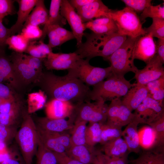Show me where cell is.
I'll use <instances>...</instances> for the list:
<instances>
[{
  "label": "cell",
  "instance_id": "6da1fadb",
  "mask_svg": "<svg viewBox=\"0 0 164 164\" xmlns=\"http://www.w3.org/2000/svg\"><path fill=\"white\" fill-rule=\"evenodd\" d=\"M37 83L51 99L76 104L90 101L89 87L79 79L67 74L60 76L51 72H43Z\"/></svg>",
  "mask_w": 164,
  "mask_h": 164
},
{
  "label": "cell",
  "instance_id": "7a4b0ae2",
  "mask_svg": "<svg viewBox=\"0 0 164 164\" xmlns=\"http://www.w3.org/2000/svg\"><path fill=\"white\" fill-rule=\"evenodd\" d=\"M86 41L82 43L75 52L82 59L90 60L96 56L107 59L126 40L128 36L118 32L99 34H84Z\"/></svg>",
  "mask_w": 164,
  "mask_h": 164
},
{
  "label": "cell",
  "instance_id": "3957f363",
  "mask_svg": "<svg viewBox=\"0 0 164 164\" xmlns=\"http://www.w3.org/2000/svg\"><path fill=\"white\" fill-rule=\"evenodd\" d=\"M21 127L15 138L20 149L25 164H32L36 154L38 136L37 128L33 118L27 110H24Z\"/></svg>",
  "mask_w": 164,
  "mask_h": 164
},
{
  "label": "cell",
  "instance_id": "277c9868",
  "mask_svg": "<svg viewBox=\"0 0 164 164\" xmlns=\"http://www.w3.org/2000/svg\"><path fill=\"white\" fill-rule=\"evenodd\" d=\"M133 85L124 76L113 73L106 80L93 86L90 93L89 98L90 100L105 102L120 98L125 95Z\"/></svg>",
  "mask_w": 164,
  "mask_h": 164
},
{
  "label": "cell",
  "instance_id": "5b68a950",
  "mask_svg": "<svg viewBox=\"0 0 164 164\" xmlns=\"http://www.w3.org/2000/svg\"><path fill=\"white\" fill-rule=\"evenodd\" d=\"M136 38L128 37L107 59L111 63L113 74L124 76L128 72H132L135 73L138 70L134 64V47Z\"/></svg>",
  "mask_w": 164,
  "mask_h": 164
},
{
  "label": "cell",
  "instance_id": "8992f818",
  "mask_svg": "<svg viewBox=\"0 0 164 164\" xmlns=\"http://www.w3.org/2000/svg\"><path fill=\"white\" fill-rule=\"evenodd\" d=\"M108 17L114 21L121 34L136 38L146 34L137 14L128 7L118 10H111Z\"/></svg>",
  "mask_w": 164,
  "mask_h": 164
},
{
  "label": "cell",
  "instance_id": "52a82bcc",
  "mask_svg": "<svg viewBox=\"0 0 164 164\" xmlns=\"http://www.w3.org/2000/svg\"><path fill=\"white\" fill-rule=\"evenodd\" d=\"M89 60L80 58L72 68L68 70V75L79 79L88 86H94L113 74L111 67L105 68L93 66Z\"/></svg>",
  "mask_w": 164,
  "mask_h": 164
},
{
  "label": "cell",
  "instance_id": "ba28073f",
  "mask_svg": "<svg viewBox=\"0 0 164 164\" xmlns=\"http://www.w3.org/2000/svg\"><path fill=\"white\" fill-rule=\"evenodd\" d=\"M107 105L101 100L83 102L75 104V122L84 121L104 123L107 120Z\"/></svg>",
  "mask_w": 164,
  "mask_h": 164
},
{
  "label": "cell",
  "instance_id": "9c48e42d",
  "mask_svg": "<svg viewBox=\"0 0 164 164\" xmlns=\"http://www.w3.org/2000/svg\"><path fill=\"white\" fill-rule=\"evenodd\" d=\"M132 112L122 103L120 98L112 100L107 107L105 123L122 128L134 120L135 115Z\"/></svg>",
  "mask_w": 164,
  "mask_h": 164
},
{
  "label": "cell",
  "instance_id": "30bf717a",
  "mask_svg": "<svg viewBox=\"0 0 164 164\" xmlns=\"http://www.w3.org/2000/svg\"><path fill=\"white\" fill-rule=\"evenodd\" d=\"M163 102L148 96L135 110V118L140 124L148 125L164 114Z\"/></svg>",
  "mask_w": 164,
  "mask_h": 164
},
{
  "label": "cell",
  "instance_id": "8fae6325",
  "mask_svg": "<svg viewBox=\"0 0 164 164\" xmlns=\"http://www.w3.org/2000/svg\"><path fill=\"white\" fill-rule=\"evenodd\" d=\"M22 53H12L10 59L15 73L22 85L32 83H37L42 72L39 73L31 68L25 62Z\"/></svg>",
  "mask_w": 164,
  "mask_h": 164
},
{
  "label": "cell",
  "instance_id": "7c38bea8",
  "mask_svg": "<svg viewBox=\"0 0 164 164\" xmlns=\"http://www.w3.org/2000/svg\"><path fill=\"white\" fill-rule=\"evenodd\" d=\"M60 13L70 25L75 38L77 47L82 44V37L85 29L80 17L70 4L68 0H61Z\"/></svg>",
  "mask_w": 164,
  "mask_h": 164
},
{
  "label": "cell",
  "instance_id": "4fadbf2b",
  "mask_svg": "<svg viewBox=\"0 0 164 164\" xmlns=\"http://www.w3.org/2000/svg\"><path fill=\"white\" fill-rule=\"evenodd\" d=\"M163 63L156 55L141 70L135 73L134 78L136 83L145 85L148 83L164 76Z\"/></svg>",
  "mask_w": 164,
  "mask_h": 164
},
{
  "label": "cell",
  "instance_id": "5bb4252c",
  "mask_svg": "<svg viewBox=\"0 0 164 164\" xmlns=\"http://www.w3.org/2000/svg\"><path fill=\"white\" fill-rule=\"evenodd\" d=\"M81 58L75 52L69 53H50L44 60V64L48 70H69Z\"/></svg>",
  "mask_w": 164,
  "mask_h": 164
},
{
  "label": "cell",
  "instance_id": "9a60e30c",
  "mask_svg": "<svg viewBox=\"0 0 164 164\" xmlns=\"http://www.w3.org/2000/svg\"><path fill=\"white\" fill-rule=\"evenodd\" d=\"M156 55L155 42L151 34H146L136 38L134 47L135 59L146 64Z\"/></svg>",
  "mask_w": 164,
  "mask_h": 164
},
{
  "label": "cell",
  "instance_id": "2e32d148",
  "mask_svg": "<svg viewBox=\"0 0 164 164\" xmlns=\"http://www.w3.org/2000/svg\"><path fill=\"white\" fill-rule=\"evenodd\" d=\"M65 118L51 119L46 117H38L36 119L37 127L44 130L51 132H61L70 130L73 128L75 120L73 114Z\"/></svg>",
  "mask_w": 164,
  "mask_h": 164
},
{
  "label": "cell",
  "instance_id": "e0dca14e",
  "mask_svg": "<svg viewBox=\"0 0 164 164\" xmlns=\"http://www.w3.org/2000/svg\"><path fill=\"white\" fill-rule=\"evenodd\" d=\"M46 117L51 119L69 118L73 114L75 104L68 101L56 99H51L45 105Z\"/></svg>",
  "mask_w": 164,
  "mask_h": 164
},
{
  "label": "cell",
  "instance_id": "ac0fdd59",
  "mask_svg": "<svg viewBox=\"0 0 164 164\" xmlns=\"http://www.w3.org/2000/svg\"><path fill=\"white\" fill-rule=\"evenodd\" d=\"M111 9H109L100 0H94L91 3L77 9L83 23L94 19L108 17Z\"/></svg>",
  "mask_w": 164,
  "mask_h": 164
},
{
  "label": "cell",
  "instance_id": "d6986e66",
  "mask_svg": "<svg viewBox=\"0 0 164 164\" xmlns=\"http://www.w3.org/2000/svg\"><path fill=\"white\" fill-rule=\"evenodd\" d=\"M99 150L87 144L72 146L65 153L70 157L83 164H93Z\"/></svg>",
  "mask_w": 164,
  "mask_h": 164
},
{
  "label": "cell",
  "instance_id": "ffe728a7",
  "mask_svg": "<svg viewBox=\"0 0 164 164\" xmlns=\"http://www.w3.org/2000/svg\"><path fill=\"white\" fill-rule=\"evenodd\" d=\"M148 92L145 85L133 83L121 100L122 103L132 111L135 110L148 96Z\"/></svg>",
  "mask_w": 164,
  "mask_h": 164
},
{
  "label": "cell",
  "instance_id": "44dd1931",
  "mask_svg": "<svg viewBox=\"0 0 164 164\" xmlns=\"http://www.w3.org/2000/svg\"><path fill=\"white\" fill-rule=\"evenodd\" d=\"M3 48H0V83L7 81L10 87L18 89L22 85L15 73L11 62L5 55Z\"/></svg>",
  "mask_w": 164,
  "mask_h": 164
},
{
  "label": "cell",
  "instance_id": "7402d4cb",
  "mask_svg": "<svg viewBox=\"0 0 164 164\" xmlns=\"http://www.w3.org/2000/svg\"><path fill=\"white\" fill-rule=\"evenodd\" d=\"M38 0H15L19 5L17 12V19L15 23L10 29L11 36L21 31L23 26L27 20L30 12L36 5Z\"/></svg>",
  "mask_w": 164,
  "mask_h": 164
},
{
  "label": "cell",
  "instance_id": "603a6c76",
  "mask_svg": "<svg viewBox=\"0 0 164 164\" xmlns=\"http://www.w3.org/2000/svg\"><path fill=\"white\" fill-rule=\"evenodd\" d=\"M139 122L135 118L122 131V137L125 142L130 152L138 153L141 149L138 126Z\"/></svg>",
  "mask_w": 164,
  "mask_h": 164
},
{
  "label": "cell",
  "instance_id": "cb8c5ba5",
  "mask_svg": "<svg viewBox=\"0 0 164 164\" xmlns=\"http://www.w3.org/2000/svg\"><path fill=\"white\" fill-rule=\"evenodd\" d=\"M85 29H88L93 32L103 34L118 32V30L114 21L108 17H102L95 19L89 22L84 23Z\"/></svg>",
  "mask_w": 164,
  "mask_h": 164
},
{
  "label": "cell",
  "instance_id": "d4e9b609",
  "mask_svg": "<svg viewBox=\"0 0 164 164\" xmlns=\"http://www.w3.org/2000/svg\"><path fill=\"white\" fill-rule=\"evenodd\" d=\"M61 0H52L47 21L42 30L43 34L39 40L43 41L47 35L48 28L53 25H57L62 27L66 24V20L60 13Z\"/></svg>",
  "mask_w": 164,
  "mask_h": 164
},
{
  "label": "cell",
  "instance_id": "484cf974",
  "mask_svg": "<svg viewBox=\"0 0 164 164\" xmlns=\"http://www.w3.org/2000/svg\"><path fill=\"white\" fill-rule=\"evenodd\" d=\"M47 35L49 38L48 44L51 48L60 46L66 42L75 38L72 32L57 25L50 26L48 29Z\"/></svg>",
  "mask_w": 164,
  "mask_h": 164
},
{
  "label": "cell",
  "instance_id": "4316f807",
  "mask_svg": "<svg viewBox=\"0 0 164 164\" xmlns=\"http://www.w3.org/2000/svg\"><path fill=\"white\" fill-rule=\"evenodd\" d=\"M103 145L104 154L110 157L128 156L130 153L127 145L122 137L110 140Z\"/></svg>",
  "mask_w": 164,
  "mask_h": 164
},
{
  "label": "cell",
  "instance_id": "83f0119b",
  "mask_svg": "<svg viewBox=\"0 0 164 164\" xmlns=\"http://www.w3.org/2000/svg\"><path fill=\"white\" fill-rule=\"evenodd\" d=\"M49 13V11L45 6L44 0H38L24 24L23 28L28 25L38 26L39 25H44L47 21Z\"/></svg>",
  "mask_w": 164,
  "mask_h": 164
},
{
  "label": "cell",
  "instance_id": "f1b7e54d",
  "mask_svg": "<svg viewBox=\"0 0 164 164\" xmlns=\"http://www.w3.org/2000/svg\"><path fill=\"white\" fill-rule=\"evenodd\" d=\"M139 145L144 151L152 150L156 142V135L154 130L150 126H145L138 130Z\"/></svg>",
  "mask_w": 164,
  "mask_h": 164
},
{
  "label": "cell",
  "instance_id": "f546056e",
  "mask_svg": "<svg viewBox=\"0 0 164 164\" xmlns=\"http://www.w3.org/2000/svg\"><path fill=\"white\" fill-rule=\"evenodd\" d=\"M36 128L39 137L46 147L53 152L65 153V148L54 138L51 132Z\"/></svg>",
  "mask_w": 164,
  "mask_h": 164
},
{
  "label": "cell",
  "instance_id": "4dcf8cb0",
  "mask_svg": "<svg viewBox=\"0 0 164 164\" xmlns=\"http://www.w3.org/2000/svg\"><path fill=\"white\" fill-rule=\"evenodd\" d=\"M52 52V49L43 41H30L25 52L29 55L44 60L48 55Z\"/></svg>",
  "mask_w": 164,
  "mask_h": 164
},
{
  "label": "cell",
  "instance_id": "1f68e13d",
  "mask_svg": "<svg viewBox=\"0 0 164 164\" xmlns=\"http://www.w3.org/2000/svg\"><path fill=\"white\" fill-rule=\"evenodd\" d=\"M134 164H164V152L156 150L144 151L135 160Z\"/></svg>",
  "mask_w": 164,
  "mask_h": 164
},
{
  "label": "cell",
  "instance_id": "d6a6232c",
  "mask_svg": "<svg viewBox=\"0 0 164 164\" xmlns=\"http://www.w3.org/2000/svg\"><path fill=\"white\" fill-rule=\"evenodd\" d=\"M47 96L42 90L29 94L27 96L28 112L30 114L42 108L45 106Z\"/></svg>",
  "mask_w": 164,
  "mask_h": 164
},
{
  "label": "cell",
  "instance_id": "836d02e7",
  "mask_svg": "<svg viewBox=\"0 0 164 164\" xmlns=\"http://www.w3.org/2000/svg\"><path fill=\"white\" fill-rule=\"evenodd\" d=\"M87 122L81 121L74 123L73 128L70 130V138L72 146L86 144L85 132Z\"/></svg>",
  "mask_w": 164,
  "mask_h": 164
},
{
  "label": "cell",
  "instance_id": "e575fe53",
  "mask_svg": "<svg viewBox=\"0 0 164 164\" xmlns=\"http://www.w3.org/2000/svg\"><path fill=\"white\" fill-rule=\"evenodd\" d=\"M102 123L89 122L85 132L86 144L91 146L100 143L101 140Z\"/></svg>",
  "mask_w": 164,
  "mask_h": 164
},
{
  "label": "cell",
  "instance_id": "d590c367",
  "mask_svg": "<svg viewBox=\"0 0 164 164\" xmlns=\"http://www.w3.org/2000/svg\"><path fill=\"white\" fill-rule=\"evenodd\" d=\"M36 154L37 156L36 164H58L53 152L44 145L39 136Z\"/></svg>",
  "mask_w": 164,
  "mask_h": 164
},
{
  "label": "cell",
  "instance_id": "8d00e7d4",
  "mask_svg": "<svg viewBox=\"0 0 164 164\" xmlns=\"http://www.w3.org/2000/svg\"><path fill=\"white\" fill-rule=\"evenodd\" d=\"M145 86L148 92V96L155 100L164 101V76L149 82Z\"/></svg>",
  "mask_w": 164,
  "mask_h": 164
},
{
  "label": "cell",
  "instance_id": "74e56055",
  "mask_svg": "<svg viewBox=\"0 0 164 164\" xmlns=\"http://www.w3.org/2000/svg\"><path fill=\"white\" fill-rule=\"evenodd\" d=\"M148 125L154 130L156 135V144L152 150L164 151V114Z\"/></svg>",
  "mask_w": 164,
  "mask_h": 164
},
{
  "label": "cell",
  "instance_id": "f35d334b",
  "mask_svg": "<svg viewBox=\"0 0 164 164\" xmlns=\"http://www.w3.org/2000/svg\"><path fill=\"white\" fill-rule=\"evenodd\" d=\"M100 143L103 145L108 142L122 137V128L114 127L107 124L102 123Z\"/></svg>",
  "mask_w": 164,
  "mask_h": 164
},
{
  "label": "cell",
  "instance_id": "ab89813d",
  "mask_svg": "<svg viewBox=\"0 0 164 164\" xmlns=\"http://www.w3.org/2000/svg\"><path fill=\"white\" fill-rule=\"evenodd\" d=\"M29 41L21 34L10 36L6 40L5 45L15 52L23 53L25 52Z\"/></svg>",
  "mask_w": 164,
  "mask_h": 164
},
{
  "label": "cell",
  "instance_id": "60d3db41",
  "mask_svg": "<svg viewBox=\"0 0 164 164\" xmlns=\"http://www.w3.org/2000/svg\"><path fill=\"white\" fill-rule=\"evenodd\" d=\"M139 17L142 24L146 21V19L148 17L164 19V5L160 4L156 5H152L141 13Z\"/></svg>",
  "mask_w": 164,
  "mask_h": 164
},
{
  "label": "cell",
  "instance_id": "b9f144b4",
  "mask_svg": "<svg viewBox=\"0 0 164 164\" xmlns=\"http://www.w3.org/2000/svg\"><path fill=\"white\" fill-rule=\"evenodd\" d=\"M152 24L144 29L147 33H151L153 37L164 38V19L158 18H152Z\"/></svg>",
  "mask_w": 164,
  "mask_h": 164
},
{
  "label": "cell",
  "instance_id": "7bdbcfd3",
  "mask_svg": "<svg viewBox=\"0 0 164 164\" xmlns=\"http://www.w3.org/2000/svg\"><path fill=\"white\" fill-rule=\"evenodd\" d=\"M23 110L21 108L8 114L0 113V124L6 125L15 126L21 117L22 116Z\"/></svg>",
  "mask_w": 164,
  "mask_h": 164
},
{
  "label": "cell",
  "instance_id": "ee69618b",
  "mask_svg": "<svg viewBox=\"0 0 164 164\" xmlns=\"http://www.w3.org/2000/svg\"><path fill=\"white\" fill-rule=\"evenodd\" d=\"M20 34L29 41L40 39L43 34L42 30L39 26L28 25L23 27Z\"/></svg>",
  "mask_w": 164,
  "mask_h": 164
},
{
  "label": "cell",
  "instance_id": "f6af8a7d",
  "mask_svg": "<svg viewBox=\"0 0 164 164\" xmlns=\"http://www.w3.org/2000/svg\"><path fill=\"white\" fill-rule=\"evenodd\" d=\"M150 0H122L127 7L135 13H142L147 7L152 5Z\"/></svg>",
  "mask_w": 164,
  "mask_h": 164
},
{
  "label": "cell",
  "instance_id": "bcb514c9",
  "mask_svg": "<svg viewBox=\"0 0 164 164\" xmlns=\"http://www.w3.org/2000/svg\"><path fill=\"white\" fill-rule=\"evenodd\" d=\"M17 131L15 126L0 124V137L2 142L6 144L15 138Z\"/></svg>",
  "mask_w": 164,
  "mask_h": 164
},
{
  "label": "cell",
  "instance_id": "7dc6e473",
  "mask_svg": "<svg viewBox=\"0 0 164 164\" xmlns=\"http://www.w3.org/2000/svg\"><path fill=\"white\" fill-rule=\"evenodd\" d=\"M15 0H0V20L9 15H12L15 13L14 5Z\"/></svg>",
  "mask_w": 164,
  "mask_h": 164
},
{
  "label": "cell",
  "instance_id": "c3c4849f",
  "mask_svg": "<svg viewBox=\"0 0 164 164\" xmlns=\"http://www.w3.org/2000/svg\"><path fill=\"white\" fill-rule=\"evenodd\" d=\"M51 132L54 138L65 148L66 152L72 146L70 135L66 131L58 132Z\"/></svg>",
  "mask_w": 164,
  "mask_h": 164
},
{
  "label": "cell",
  "instance_id": "681fc988",
  "mask_svg": "<svg viewBox=\"0 0 164 164\" xmlns=\"http://www.w3.org/2000/svg\"><path fill=\"white\" fill-rule=\"evenodd\" d=\"M22 56L24 60L31 68L39 73L43 72L42 64L44 60L23 53Z\"/></svg>",
  "mask_w": 164,
  "mask_h": 164
},
{
  "label": "cell",
  "instance_id": "f907efd6",
  "mask_svg": "<svg viewBox=\"0 0 164 164\" xmlns=\"http://www.w3.org/2000/svg\"><path fill=\"white\" fill-rule=\"evenodd\" d=\"M18 98L9 86L0 83V98L12 100Z\"/></svg>",
  "mask_w": 164,
  "mask_h": 164
},
{
  "label": "cell",
  "instance_id": "816d5d0a",
  "mask_svg": "<svg viewBox=\"0 0 164 164\" xmlns=\"http://www.w3.org/2000/svg\"><path fill=\"white\" fill-rule=\"evenodd\" d=\"M53 152L56 156L58 164H83L70 157L65 153Z\"/></svg>",
  "mask_w": 164,
  "mask_h": 164
},
{
  "label": "cell",
  "instance_id": "f5cc1de1",
  "mask_svg": "<svg viewBox=\"0 0 164 164\" xmlns=\"http://www.w3.org/2000/svg\"><path fill=\"white\" fill-rule=\"evenodd\" d=\"M2 21L0 20V48H3L6 45L7 39L11 36L10 29L5 27L3 24Z\"/></svg>",
  "mask_w": 164,
  "mask_h": 164
},
{
  "label": "cell",
  "instance_id": "db71d44e",
  "mask_svg": "<svg viewBox=\"0 0 164 164\" xmlns=\"http://www.w3.org/2000/svg\"><path fill=\"white\" fill-rule=\"evenodd\" d=\"M104 164H127L128 156L123 157H110L103 153Z\"/></svg>",
  "mask_w": 164,
  "mask_h": 164
},
{
  "label": "cell",
  "instance_id": "11a10c76",
  "mask_svg": "<svg viewBox=\"0 0 164 164\" xmlns=\"http://www.w3.org/2000/svg\"><path fill=\"white\" fill-rule=\"evenodd\" d=\"M156 55L164 63V38L158 39L155 42Z\"/></svg>",
  "mask_w": 164,
  "mask_h": 164
},
{
  "label": "cell",
  "instance_id": "9f6ffc18",
  "mask_svg": "<svg viewBox=\"0 0 164 164\" xmlns=\"http://www.w3.org/2000/svg\"><path fill=\"white\" fill-rule=\"evenodd\" d=\"M94 0H68L71 6L76 10L93 2Z\"/></svg>",
  "mask_w": 164,
  "mask_h": 164
},
{
  "label": "cell",
  "instance_id": "6f0895ef",
  "mask_svg": "<svg viewBox=\"0 0 164 164\" xmlns=\"http://www.w3.org/2000/svg\"><path fill=\"white\" fill-rule=\"evenodd\" d=\"M15 153L9 158L5 160L0 164H22V163L18 159L15 157Z\"/></svg>",
  "mask_w": 164,
  "mask_h": 164
},
{
  "label": "cell",
  "instance_id": "680465c9",
  "mask_svg": "<svg viewBox=\"0 0 164 164\" xmlns=\"http://www.w3.org/2000/svg\"><path fill=\"white\" fill-rule=\"evenodd\" d=\"M103 153L98 151L95 160L93 164H104L103 157Z\"/></svg>",
  "mask_w": 164,
  "mask_h": 164
},
{
  "label": "cell",
  "instance_id": "91938a15",
  "mask_svg": "<svg viewBox=\"0 0 164 164\" xmlns=\"http://www.w3.org/2000/svg\"><path fill=\"white\" fill-rule=\"evenodd\" d=\"M0 142H2V140H1V138L0 137Z\"/></svg>",
  "mask_w": 164,
  "mask_h": 164
}]
</instances>
